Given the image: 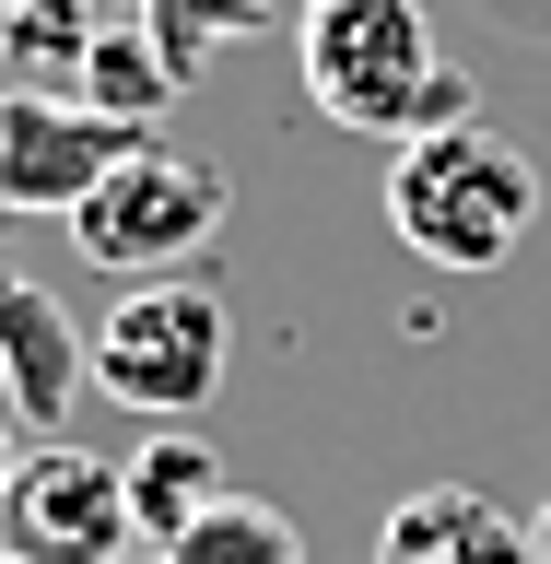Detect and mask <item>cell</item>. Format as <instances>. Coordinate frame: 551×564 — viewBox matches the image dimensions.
<instances>
[{
    "label": "cell",
    "instance_id": "9a60e30c",
    "mask_svg": "<svg viewBox=\"0 0 551 564\" xmlns=\"http://www.w3.org/2000/svg\"><path fill=\"white\" fill-rule=\"evenodd\" d=\"M12 12H35V0H0V24H12Z\"/></svg>",
    "mask_w": 551,
    "mask_h": 564
},
{
    "label": "cell",
    "instance_id": "ba28073f",
    "mask_svg": "<svg viewBox=\"0 0 551 564\" xmlns=\"http://www.w3.org/2000/svg\"><path fill=\"white\" fill-rule=\"evenodd\" d=\"M376 564H540V553H528V518H505L482 482H422L387 506Z\"/></svg>",
    "mask_w": 551,
    "mask_h": 564
},
{
    "label": "cell",
    "instance_id": "e0dca14e",
    "mask_svg": "<svg viewBox=\"0 0 551 564\" xmlns=\"http://www.w3.org/2000/svg\"><path fill=\"white\" fill-rule=\"evenodd\" d=\"M0 224H12V212H0Z\"/></svg>",
    "mask_w": 551,
    "mask_h": 564
},
{
    "label": "cell",
    "instance_id": "8fae6325",
    "mask_svg": "<svg viewBox=\"0 0 551 564\" xmlns=\"http://www.w3.org/2000/svg\"><path fill=\"white\" fill-rule=\"evenodd\" d=\"M153 564H306V529L282 518L271 494H211Z\"/></svg>",
    "mask_w": 551,
    "mask_h": 564
},
{
    "label": "cell",
    "instance_id": "9c48e42d",
    "mask_svg": "<svg viewBox=\"0 0 551 564\" xmlns=\"http://www.w3.org/2000/svg\"><path fill=\"white\" fill-rule=\"evenodd\" d=\"M211 494H235V482H223V458H211L188 423H165V435L130 458V518H141V541H153V553H165L188 518H200Z\"/></svg>",
    "mask_w": 551,
    "mask_h": 564
},
{
    "label": "cell",
    "instance_id": "8992f818",
    "mask_svg": "<svg viewBox=\"0 0 551 564\" xmlns=\"http://www.w3.org/2000/svg\"><path fill=\"white\" fill-rule=\"evenodd\" d=\"M153 130H118V118H95L82 95H0V212H82L106 188V176L130 165Z\"/></svg>",
    "mask_w": 551,
    "mask_h": 564
},
{
    "label": "cell",
    "instance_id": "52a82bcc",
    "mask_svg": "<svg viewBox=\"0 0 551 564\" xmlns=\"http://www.w3.org/2000/svg\"><path fill=\"white\" fill-rule=\"evenodd\" d=\"M82 377H95V329H82L47 282L0 271V412L47 447L70 423V400H82Z\"/></svg>",
    "mask_w": 551,
    "mask_h": 564
},
{
    "label": "cell",
    "instance_id": "5b68a950",
    "mask_svg": "<svg viewBox=\"0 0 551 564\" xmlns=\"http://www.w3.org/2000/svg\"><path fill=\"white\" fill-rule=\"evenodd\" d=\"M0 553L24 564H130L141 553V518H130V470L95 447H47L12 458V494H0Z\"/></svg>",
    "mask_w": 551,
    "mask_h": 564
},
{
    "label": "cell",
    "instance_id": "3957f363",
    "mask_svg": "<svg viewBox=\"0 0 551 564\" xmlns=\"http://www.w3.org/2000/svg\"><path fill=\"white\" fill-rule=\"evenodd\" d=\"M223 365H235V317H223V294L200 271L130 282L95 317V388L141 423H200L223 400Z\"/></svg>",
    "mask_w": 551,
    "mask_h": 564
},
{
    "label": "cell",
    "instance_id": "7c38bea8",
    "mask_svg": "<svg viewBox=\"0 0 551 564\" xmlns=\"http://www.w3.org/2000/svg\"><path fill=\"white\" fill-rule=\"evenodd\" d=\"M271 12H282V0H141V35H153L176 70H200L223 35H258Z\"/></svg>",
    "mask_w": 551,
    "mask_h": 564
},
{
    "label": "cell",
    "instance_id": "30bf717a",
    "mask_svg": "<svg viewBox=\"0 0 551 564\" xmlns=\"http://www.w3.org/2000/svg\"><path fill=\"white\" fill-rule=\"evenodd\" d=\"M176 83H188V70H176V59H165V47H153L141 24H106V35H95V59H82V83H70V95L95 106V118H118V130H153V118L176 106Z\"/></svg>",
    "mask_w": 551,
    "mask_h": 564
},
{
    "label": "cell",
    "instance_id": "2e32d148",
    "mask_svg": "<svg viewBox=\"0 0 551 564\" xmlns=\"http://www.w3.org/2000/svg\"><path fill=\"white\" fill-rule=\"evenodd\" d=\"M0 564H24V553H0Z\"/></svg>",
    "mask_w": 551,
    "mask_h": 564
},
{
    "label": "cell",
    "instance_id": "7a4b0ae2",
    "mask_svg": "<svg viewBox=\"0 0 551 564\" xmlns=\"http://www.w3.org/2000/svg\"><path fill=\"white\" fill-rule=\"evenodd\" d=\"M387 236L434 259V271H505L540 236V165L528 141H505L493 118L422 130L387 153Z\"/></svg>",
    "mask_w": 551,
    "mask_h": 564
},
{
    "label": "cell",
    "instance_id": "277c9868",
    "mask_svg": "<svg viewBox=\"0 0 551 564\" xmlns=\"http://www.w3.org/2000/svg\"><path fill=\"white\" fill-rule=\"evenodd\" d=\"M223 200H235L223 165L176 153V141H141L130 165L70 212V247H82L95 271H118V282H176L211 236H223Z\"/></svg>",
    "mask_w": 551,
    "mask_h": 564
},
{
    "label": "cell",
    "instance_id": "5bb4252c",
    "mask_svg": "<svg viewBox=\"0 0 551 564\" xmlns=\"http://www.w3.org/2000/svg\"><path fill=\"white\" fill-rule=\"evenodd\" d=\"M528 553H540V564H551V506H540V518H528Z\"/></svg>",
    "mask_w": 551,
    "mask_h": 564
},
{
    "label": "cell",
    "instance_id": "4fadbf2b",
    "mask_svg": "<svg viewBox=\"0 0 551 564\" xmlns=\"http://www.w3.org/2000/svg\"><path fill=\"white\" fill-rule=\"evenodd\" d=\"M12 435H24V423H12V412H0V494H12V458H24V447H12Z\"/></svg>",
    "mask_w": 551,
    "mask_h": 564
},
{
    "label": "cell",
    "instance_id": "6da1fadb",
    "mask_svg": "<svg viewBox=\"0 0 551 564\" xmlns=\"http://www.w3.org/2000/svg\"><path fill=\"white\" fill-rule=\"evenodd\" d=\"M294 70H306V106L352 141H422V130L482 118L434 47V24H422V0H306Z\"/></svg>",
    "mask_w": 551,
    "mask_h": 564
}]
</instances>
